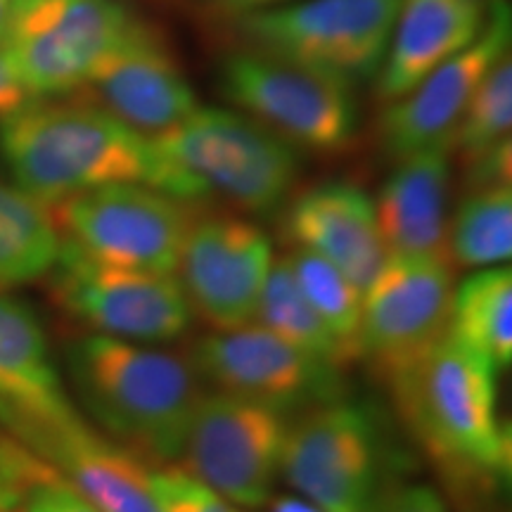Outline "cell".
<instances>
[{"label": "cell", "instance_id": "1", "mask_svg": "<svg viewBox=\"0 0 512 512\" xmlns=\"http://www.w3.org/2000/svg\"><path fill=\"white\" fill-rule=\"evenodd\" d=\"M0 157L17 188L46 207L117 183L147 185L188 204L211 195L155 140L95 102H24L0 119Z\"/></svg>", "mask_w": 512, "mask_h": 512}, {"label": "cell", "instance_id": "2", "mask_svg": "<svg viewBox=\"0 0 512 512\" xmlns=\"http://www.w3.org/2000/svg\"><path fill=\"white\" fill-rule=\"evenodd\" d=\"M498 375L446 332L387 380L411 432L446 472L503 484L512 472V437L498 411Z\"/></svg>", "mask_w": 512, "mask_h": 512}, {"label": "cell", "instance_id": "3", "mask_svg": "<svg viewBox=\"0 0 512 512\" xmlns=\"http://www.w3.org/2000/svg\"><path fill=\"white\" fill-rule=\"evenodd\" d=\"M67 368L88 413L112 441L143 458H181L200 384L188 361L147 344L91 335L74 339Z\"/></svg>", "mask_w": 512, "mask_h": 512}, {"label": "cell", "instance_id": "4", "mask_svg": "<svg viewBox=\"0 0 512 512\" xmlns=\"http://www.w3.org/2000/svg\"><path fill=\"white\" fill-rule=\"evenodd\" d=\"M164 157L252 214H273L290 200L302 157L290 140L223 107H197L152 138Z\"/></svg>", "mask_w": 512, "mask_h": 512}, {"label": "cell", "instance_id": "5", "mask_svg": "<svg viewBox=\"0 0 512 512\" xmlns=\"http://www.w3.org/2000/svg\"><path fill=\"white\" fill-rule=\"evenodd\" d=\"M221 93L252 117L297 147L337 152L358 131L354 83L306 64L240 50L221 62Z\"/></svg>", "mask_w": 512, "mask_h": 512}, {"label": "cell", "instance_id": "6", "mask_svg": "<svg viewBox=\"0 0 512 512\" xmlns=\"http://www.w3.org/2000/svg\"><path fill=\"white\" fill-rule=\"evenodd\" d=\"M136 22L119 0H15L0 53L31 98L83 91Z\"/></svg>", "mask_w": 512, "mask_h": 512}, {"label": "cell", "instance_id": "7", "mask_svg": "<svg viewBox=\"0 0 512 512\" xmlns=\"http://www.w3.org/2000/svg\"><path fill=\"white\" fill-rule=\"evenodd\" d=\"M403 0H294L240 19L249 46L361 83L380 74Z\"/></svg>", "mask_w": 512, "mask_h": 512}, {"label": "cell", "instance_id": "8", "mask_svg": "<svg viewBox=\"0 0 512 512\" xmlns=\"http://www.w3.org/2000/svg\"><path fill=\"white\" fill-rule=\"evenodd\" d=\"M53 216L64 240L102 264L176 275L195 204L147 185L117 183L55 204Z\"/></svg>", "mask_w": 512, "mask_h": 512}, {"label": "cell", "instance_id": "9", "mask_svg": "<svg viewBox=\"0 0 512 512\" xmlns=\"http://www.w3.org/2000/svg\"><path fill=\"white\" fill-rule=\"evenodd\" d=\"M382 456V434L368 408L339 399L287 427L280 475L323 512H373Z\"/></svg>", "mask_w": 512, "mask_h": 512}, {"label": "cell", "instance_id": "10", "mask_svg": "<svg viewBox=\"0 0 512 512\" xmlns=\"http://www.w3.org/2000/svg\"><path fill=\"white\" fill-rule=\"evenodd\" d=\"M48 275L57 306L95 335L155 344L174 342L192 325V309L176 275L102 264L64 238Z\"/></svg>", "mask_w": 512, "mask_h": 512}, {"label": "cell", "instance_id": "11", "mask_svg": "<svg viewBox=\"0 0 512 512\" xmlns=\"http://www.w3.org/2000/svg\"><path fill=\"white\" fill-rule=\"evenodd\" d=\"M287 415L223 392L202 394L185 434V472L240 508L271 503L280 477Z\"/></svg>", "mask_w": 512, "mask_h": 512}, {"label": "cell", "instance_id": "12", "mask_svg": "<svg viewBox=\"0 0 512 512\" xmlns=\"http://www.w3.org/2000/svg\"><path fill=\"white\" fill-rule=\"evenodd\" d=\"M190 366L216 392L280 415L311 411L344 396L342 370L290 347L256 323L204 335L192 347Z\"/></svg>", "mask_w": 512, "mask_h": 512}, {"label": "cell", "instance_id": "13", "mask_svg": "<svg viewBox=\"0 0 512 512\" xmlns=\"http://www.w3.org/2000/svg\"><path fill=\"white\" fill-rule=\"evenodd\" d=\"M448 254H389L363 290L361 351L392 375L448 332L453 297Z\"/></svg>", "mask_w": 512, "mask_h": 512}, {"label": "cell", "instance_id": "14", "mask_svg": "<svg viewBox=\"0 0 512 512\" xmlns=\"http://www.w3.org/2000/svg\"><path fill=\"white\" fill-rule=\"evenodd\" d=\"M268 235L235 216L192 221L178 259V283L192 313L216 332L254 325L273 268Z\"/></svg>", "mask_w": 512, "mask_h": 512}, {"label": "cell", "instance_id": "15", "mask_svg": "<svg viewBox=\"0 0 512 512\" xmlns=\"http://www.w3.org/2000/svg\"><path fill=\"white\" fill-rule=\"evenodd\" d=\"M0 422L100 512H159L147 482L152 465L100 437L76 411L41 418L0 403Z\"/></svg>", "mask_w": 512, "mask_h": 512}, {"label": "cell", "instance_id": "16", "mask_svg": "<svg viewBox=\"0 0 512 512\" xmlns=\"http://www.w3.org/2000/svg\"><path fill=\"white\" fill-rule=\"evenodd\" d=\"M512 15L508 0H491L486 27L472 46L441 62L411 93L389 102L380 117L384 155L399 159L448 143L463 117L467 102L491 67L510 53Z\"/></svg>", "mask_w": 512, "mask_h": 512}, {"label": "cell", "instance_id": "17", "mask_svg": "<svg viewBox=\"0 0 512 512\" xmlns=\"http://www.w3.org/2000/svg\"><path fill=\"white\" fill-rule=\"evenodd\" d=\"M83 91L143 136L155 138L197 110L195 91L162 36L136 22L100 62Z\"/></svg>", "mask_w": 512, "mask_h": 512}, {"label": "cell", "instance_id": "18", "mask_svg": "<svg viewBox=\"0 0 512 512\" xmlns=\"http://www.w3.org/2000/svg\"><path fill=\"white\" fill-rule=\"evenodd\" d=\"M285 228L297 249L325 259L361 290L389 256L373 197L347 181H328L302 192L292 202Z\"/></svg>", "mask_w": 512, "mask_h": 512}, {"label": "cell", "instance_id": "19", "mask_svg": "<svg viewBox=\"0 0 512 512\" xmlns=\"http://www.w3.org/2000/svg\"><path fill=\"white\" fill-rule=\"evenodd\" d=\"M486 0H403L377 74V98L394 102L411 93L441 62L477 41L489 19Z\"/></svg>", "mask_w": 512, "mask_h": 512}, {"label": "cell", "instance_id": "20", "mask_svg": "<svg viewBox=\"0 0 512 512\" xmlns=\"http://www.w3.org/2000/svg\"><path fill=\"white\" fill-rule=\"evenodd\" d=\"M451 145L399 159L375 202L377 228L389 254H446Z\"/></svg>", "mask_w": 512, "mask_h": 512}, {"label": "cell", "instance_id": "21", "mask_svg": "<svg viewBox=\"0 0 512 512\" xmlns=\"http://www.w3.org/2000/svg\"><path fill=\"white\" fill-rule=\"evenodd\" d=\"M0 403L17 411L62 418L74 413L50 358L41 320L27 304L0 292Z\"/></svg>", "mask_w": 512, "mask_h": 512}, {"label": "cell", "instance_id": "22", "mask_svg": "<svg viewBox=\"0 0 512 512\" xmlns=\"http://www.w3.org/2000/svg\"><path fill=\"white\" fill-rule=\"evenodd\" d=\"M448 335L475 351L496 373L512 363V271L482 268L453 287Z\"/></svg>", "mask_w": 512, "mask_h": 512}, {"label": "cell", "instance_id": "23", "mask_svg": "<svg viewBox=\"0 0 512 512\" xmlns=\"http://www.w3.org/2000/svg\"><path fill=\"white\" fill-rule=\"evenodd\" d=\"M60 249L53 211L17 185L0 183V290L41 280L53 271Z\"/></svg>", "mask_w": 512, "mask_h": 512}, {"label": "cell", "instance_id": "24", "mask_svg": "<svg viewBox=\"0 0 512 512\" xmlns=\"http://www.w3.org/2000/svg\"><path fill=\"white\" fill-rule=\"evenodd\" d=\"M451 264L465 268H496L512 254V188H472L460 202L446 233Z\"/></svg>", "mask_w": 512, "mask_h": 512}, {"label": "cell", "instance_id": "25", "mask_svg": "<svg viewBox=\"0 0 512 512\" xmlns=\"http://www.w3.org/2000/svg\"><path fill=\"white\" fill-rule=\"evenodd\" d=\"M254 323L278 339H283L290 347L318 358V361L330 363L339 370L351 366L347 354L328 330V325L323 323L316 309L306 302L304 292L299 290L285 259L275 261L271 273H268Z\"/></svg>", "mask_w": 512, "mask_h": 512}, {"label": "cell", "instance_id": "26", "mask_svg": "<svg viewBox=\"0 0 512 512\" xmlns=\"http://www.w3.org/2000/svg\"><path fill=\"white\" fill-rule=\"evenodd\" d=\"M287 266L297 280L299 290L304 292L323 323L328 325L332 337L347 354L349 363L363 358L361 351V313H363V290L344 275L339 268L328 264L320 256L294 249L285 256Z\"/></svg>", "mask_w": 512, "mask_h": 512}, {"label": "cell", "instance_id": "27", "mask_svg": "<svg viewBox=\"0 0 512 512\" xmlns=\"http://www.w3.org/2000/svg\"><path fill=\"white\" fill-rule=\"evenodd\" d=\"M512 126V55H503L467 102L451 136V150L467 159L510 140Z\"/></svg>", "mask_w": 512, "mask_h": 512}, {"label": "cell", "instance_id": "28", "mask_svg": "<svg viewBox=\"0 0 512 512\" xmlns=\"http://www.w3.org/2000/svg\"><path fill=\"white\" fill-rule=\"evenodd\" d=\"M147 482L159 512H240L238 505L226 501L178 465L150 467Z\"/></svg>", "mask_w": 512, "mask_h": 512}, {"label": "cell", "instance_id": "29", "mask_svg": "<svg viewBox=\"0 0 512 512\" xmlns=\"http://www.w3.org/2000/svg\"><path fill=\"white\" fill-rule=\"evenodd\" d=\"M373 512H448L444 498L427 484H396L382 489Z\"/></svg>", "mask_w": 512, "mask_h": 512}, {"label": "cell", "instance_id": "30", "mask_svg": "<svg viewBox=\"0 0 512 512\" xmlns=\"http://www.w3.org/2000/svg\"><path fill=\"white\" fill-rule=\"evenodd\" d=\"M22 508L27 512H100L60 477L34 486Z\"/></svg>", "mask_w": 512, "mask_h": 512}, {"label": "cell", "instance_id": "31", "mask_svg": "<svg viewBox=\"0 0 512 512\" xmlns=\"http://www.w3.org/2000/svg\"><path fill=\"white\" fill-rule=\"evenodd\" d=\"M467 185L472 188H489V185H510L512 176V143L503 140L482 155L467 159Z\"/></svg>", "mask_w": 512, "mask_h": 512}, {"label": "cell", "instance_id": "32", "mask_svg": "<svg viewBox=\"0 0 512 512\" xmlns=\"http://www.w3.org/2000/svg\"><path fill=\"white\" fill-rule=\"evenodd\" d=\"M34 100L27 93V88L22 86V81L17 79V74L12 72L10 62L5 60V55L0 53V119L5 114L15 112L17 107H22L24 102Z\"/></svg>", "mask_w": 512, "mask_h": 512}, {"label": "cell", "instance_id": "33", "mask_svg": "<svg viewBox=\"0 0 512 512\" xmlns=\"http://www.w3.org/2000/svg\"><path fill=\"white\" fill-rule=\"evenodd\" d=\"M216 8L233 12V15L245 17L252 15V12H261V10H271V8H280V5L294 3V0H211Z\"/></svg>", "mask_w": 512, "mask_h": 512}, {"label": "cell", "instance_id": "34", "mask_svg": "<svg viewBox=\"0 0 512 512\" xmlns=\"http://www.w3.org/2000/svg\"><path fill=\"white\" fill-rule=\"evenodd\" d=\"M271 512H323V510H318L316 505L306 503L304 498L280 496V498H271Z\"/></svg>", "mask_w": 512, "mask_h": 512}, {"label": "cell", "instance_id": "35", "mask_svg": "<svg viewBox=\"0 0 512 512\" xmlns=\"http://www.w3.org/2000/svg\"><path fill=\"white\" fill-rule=\"evenodd\" d=\"M12 8H15V0H0V43H3L5 31H8Z\"/></svg>", "mask_w": 512, "mask_h": 512}, {"label": "cell", "instance_id": "36", "mask_svg": "<svg viewBox=\"0 0 512 512\" xmlns=\"http://www.w3.org/2000/svg\"><path fill=\"white\" fill-rule=\"evenodd\" d=\"M0 512H10L8 508H5V503H3V501H0Z\"/></svg>", "mask_w": 512, "mask_h": 512}]
</instances>
